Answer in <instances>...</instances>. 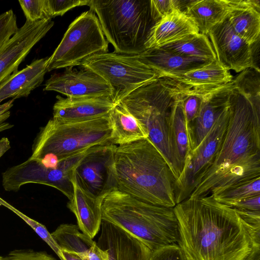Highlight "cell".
Returning <instances> with one entry per match:
<instances>
[{"instance_id": "1", "label": "cell", "mask_w": 260, "mask_h": 260, "mask_svg": "<svg viewBox=\"0 0 260 260\" xmlns=\"http://www.w3.org/2000/svg\"><path fill=\"white\" fill-rule=\"evenodd\" d=\"M173 208L186 260H260V228L213 196L189 198Z\"/></svg>"}, {"instance_id": "2", "label": "cell", "mask_w": 260, "mask_h": 260, "mask_svg": "<svg viewBox=\"0 0 260 260\" xmlns=\"http://www.w3.org/2000/svg\"><path fill=\"white\" fill-rule=\"evenodd\" d=\"M229 110L219 150L190 198L214 196L260 178V109L233 86L229 95Z\"/></svg>"}, {"instance_id": "3", "label": "cell", "mask_w": 260, "mask_h": 260, "mask_svg": "<svg viewBox=\"0 0 260 260\" xmlns=\"http://www.w3.org/2000/svg\"><path fill=\"white\" fill-rule=\"evenodd\" d=\"M176 180L164 155L144 138L115 146L106 193L115 190L148 203L174 208Z\"/></svg>"}, {"instance_id": "4", "label": "cell", "mask_w": 260, "mask_h": 260, "mask_svg": "<svg viewBox=\"0 0 260 260\" xmlns=\"http://www.w3.org/2000/svg\"><path fill=\"white\" fill-rule=\"evenodd\" d=\"M102 220L128 233L151 252L177 244L179 223L174 208L157 206L112 190L104 194Z\"/></svg>"}, {"instance_id": "5", "label": "cell", "mask_w": 260, "mask_h": 260, "mask_svg": "<svg viewBox=\"0 0 260 260\" xmlns=\"http://www.w3.org/2000/svg\"><path fill=\"white\" fill-rule=\"evenodd\" d=\"M100 21L114 52L138 55L146 50L153 19L150 1L90 0L87 4Z\"/></svg>"}, {"instance_id": "6", "label": "cell", "mask_w": 260, "mask_h": 260, "mask_svg": "<svg viewBox=\"0 0 260 260\" xmlns=\"http://www.w3.org/2000/svg\"><path fill=\"white\" fill-rule=\"evenodd\" d=\"M179 90L180 86L175 81L161 77L138 88L118 103L144 128L148 138L164 155L175 178V167L170 142L169 120Z\"/></svg>"}, {"instance_id": "7", "label": "cell", "mask_w": 260, "mask_h": 260, "mask_svg": "<svg viewBox=\"0 0 260 260\" xmlns=\"http://www.w3.org/2000/svg\"><path fill=\"white\" fill-rule=\"evenodd\" d=\"M109 144L112 143L109 115L78 121L52 118L40 128L29 158L40 160L51 157L58 162L91 147Z\"/></svg>"}, {"instance_id": "8", "label": "cell", "mask_w": 260, "mask_h": 260, "mask_svg": "<svg viewBox=\"0 0 260 260\" xmlns=\"http://www.w3.org/2000/svg\"><path fill=\"white\" fill-rule=\"evenodd\" d=\"M80 66L105 80L112 89L111 99L115 104L138 88L161 77L137 55L116 52L94 54L84 59Z\"/></svg>"}, {"instance_id": "9", "label": "cell", "mask_w": 260, "mask_h": 260, "mask_svg": "<svg viewBox=\"0 0 260 260\" xmlns=\"http://www.w3.org/2000/svg\"><path fill=\"white\" fill-rule=\"evenodd\" d=\"M108 51L106 40L95 13L83 12L69 25L49 59L48 72L80 66L85 58Z\"/></svg>"}, {"instance_id": "10", "label": "cell", "mask_w": 260, "mask_h": 260, "mask_svg": "<svg viewBox=\"0 0 260 260\" xmlns=\"http://www.w3.org/2000/svg\"><path fill=\"white\" fill-rule=\"evenodd\" d=\"M92 148L59 161L54 167H46L38 160L29 158L2 173L3 188L8 191H17L27 183H39L55 188L70 200L74 191L75 170Z\"/></svg>"}, {"instance_id": "11", "label": "cell", "mask_w": 260, "mask_h": 260, "mask_svg": "<svg viewBox=\"0 0 260 260\" xmlns=\"http://www.w3.org/2000/svg\"><path fill=\"white\" fill-rule=\"evenodd\" d=\"M229 114V104L200 145L189 153L184 168L175 182L176 204L189 198L200 178L214 161L227 128Z\"/></svg>"}, {"instance_id": "12", "label": "cell", "mask_w": 260, "mask_h": 260, "mask_svg": "<svg viewBox=\"0 0 260 260\" xmlns=\"http://www.w3.org/2000/svg\"><path fill=\"white\" fill-rule=\"evenodd\" d=\"M53 25L51 19L37 22L26 20L18 28L0 49V84L18 71L19 65Z\"/></svg>"}, {"instance_id": "13", "label": "cell", "mask_w": 260, "mask_h": 260, "mask_svg": "<svg viewBox=\"0 0 260 260\" xmlns=\"http://www.w3.org/2000/svg\"><path fill=\"white\" fill-rule=\"evenodd\" d=\"M44 91H54L68 98H88L110 96L112 90L101 76L93 72L67 68L60 73L52 74L45 83Z\"/></svg>"}, {"instance_id": "14", "label": "cell", "mask_w": 260, "mask_h": 260, "mask_svg": "<svg viewBox=\"0 0 260 260\" xmlns=\"http://www.w3.org/2000/svg\"><path fill=\"white\" fill-rule=\"evenodd\" d=\"M207 35L217 60L224 68L237 73L252 68L250 45L235 32L227 18Z\"/></svg>"}, {"instance_id": "15", "label": "cell", "mask_w": 260, "mask_h": 260, "mask_svg": "<svg viewBox=\"0 0 260 260\" xmlns=\"http://www.w3.org/2000/svg\"><path fill=\"white\" fill-rule=\"evenodd\" d=\"M98 245L104 260H148L151 250L118 226L102 220Z\"/></svg>"}, {"instance_id": "16", "label": "cell", "mask_w": 260, "mask_h": 260, "mask_svg": "<svg viewBox=\"0 0 260 260\" xmlns=\"http://www.w3.org/2000/svg\"><path fill=\"white\" fill-rule=\"evenodd\" d=\"M115 146L109 144L92 148L75 170L76 181L96 196L106 193L109 165Z\"/></svg>"}, {"instance_id": "17", "label": "cell", "mask_w": 260, "mask_h": 260, "mask_svg": "<svg viewBox=\"0 0 260 260\" xmlns=\"http://www.w3.org/2000/svg\"><path fill=\"white\" fill-rule=\"evenodd\" d=\"M233 86L232 81L203 93L199 113L189 126L191 151L200 145L218 117L228 107L229 95Z\"/></svg>"}, {"instance_id": "18", "label": "cell", "mask_w": 260, "mask_h": 260, "mask_svg": "<svg viewBox=\"0 0 260 260\" xmlns=\"http://www.w3.org/2000/svg\"><path fill=\"white\" fill-rule=\"evenodd\" d=\"M53 118L61 121H78L96 119L109 115L116 105L110 96L64 98L56 96Z\"/></svg>"}, {"instance_id": "19", "label": "cell", "mask_w": 260, "mask_h": 260, "mask_svg": "<svg viewBox=\"0 0 260 260\" xmlns=\"http://www.w3.org/2000/svg\"><path fill=\"white\" fill-rule=\"evenodd\" d=\"M73 183V194L67 207L75 215L80 230L93 239L101 229L103 196L98 197L86 190L76 181L75 173Z\"/></svg>"}, {"instance_id": "20", "label": "cell", "mask_w": 260, "mask_h": 260, "mask_svg": "<svg viewBox=\"0 0 260 260\" xmlns=\"http://www.w3.org/2000/svg\"><path fill=\"white\" fill-rule=\"evenodd\" d=\"M199 32L198 27L186 14L175 9L155 24L147 41L146 49L160 48Z\"/></svg>"}, {"instance_id": "21", "label": "cell", "mask_w": 260, "mask_h": 260, "mask_svg": "<svg viewBox=\"0 0 260 260\" xmlns=\"http://www.w3.org/2000/svg\"><path fill=\"white\" fill-rule=\"evenodd\" d=\"M49 57L37 59L0 84V103L8 98H26L44 81Z\"/></svg>"}, {"instance_id": "22", "label": "cell", "mask_w": 260, "mask_h": 260, "mask_svg": "<svg viewBox=\"0 0 260 260\" xmlns=\"http://www.w3.org/2000/svg\"><path fill=\"white\" fill-rule=\"evenodd\" d=\"M137 56L143 63L158 72L160 78L183 74L211 62L184 56L161 47L147 49Z\"/></svg>"}, {"instance_id": "23", "label": "cell", "mask_w": 260, "mask_h": 260, "mask_svg": "<svg viewBox=\"0 0 260 260\" xmlns=\"http://www.w3.org/2000/svg\"><path fill=\"white\" fill-rule=\"evenodd\" d=\"M179 86L180 90L173 105L169 120L170 142L174 160L176 180L180 175L186 158L191 151L189 127L181 100V88Z\"/></svg>"}, {"instance_id": "24", "label": "cell", "mask_w": 260, "mask_h": 260, "mask_svg": "<svg viewBox=\"0 0 260 260\" xmlns=\"http://www.w3.org/2000/svg\"><path fill=\"white\" fill-rule=\"evenodd\" d=\"M227 18L235 32L251 45L260 39V2L229 1Z\"/></svg>"}, {"instance_id": "25", "label": "cell", "mask_w": 260, "mask_h": 260, "mask_svg": "<svg viewBox=\"0 0 260 260\" xmlns=\"http://www.w3.org/2000/svg\"><path fill=\"white\" fill-rule=\"evenodd\" d=\"M185 88L207 91L231 82L233 76L217 60L179 75L165 76Z\"/></svg>"}, {"instance_id": "26", "label": "cell", "mask_w": 260, "mask_h": 260, "mask_svg": "<svg viewBox=\"0 0 260 260\" xmlns=\"http://www.w3.org/2000/svg\"><path fill=\"white\" fill-rule=\"evenodd\" d=\"M230 9L228 0L191 1L185 13L199 32L207 36L214 26L227 18Z\"/></svg>"}, {"instance_id": "27", "label": "cell", "mask_w": 260, "mask_h": 260, "mask_svg": "<svg viewBox=\"0 0 260 260\" xmlns=\"http://www.w3.org/2000/svg\"><path fill=\"white\" fill-rule=\"evenodd\" d=\"M109 117L113 144L121 145L148 138L141 123L120 104L114 106Z\"/></svg>"}, {"instance_id": "28", "label": "cell", "mask_w": 260, "mask_h": 260, "mask_svg": "<svg viewBox=\"0 0 260 260\" xmlns=\"http://www.w3.org/2000/svg\"><path fill=\"white\" fill-rule=\"evenodd\" d=\"M51 234L62 251L76 254L82 259L95 242L83 233L77 224H61Z\"/></svg>"}, {"instance_id": "29", "label": "cell", "mask_w": 260, "mask_h": 260, "mask_svg": "<svg viewBox=\"0 0 260 260\" xmlns=\"http://www.w3.org/2000/svg\"><path fill=\"white\" fill-rule=\"evenodd\" d=\"M161 48L188 57L208 61L217 60L215 53L208 37L200 32Z\"/></svg>"}, {"instance_id": "30", "label": "cell", "mask_w": 260, "mask_h": 260, "mask_svg": "<svg viewBox=\"0 0 260 260\" xmlns=\"http://www.w3.org/2000/svg\"><path fill=\"white\" fill-rule=\"evenodd\" d=\"M234 87L260 109V71L248 68L233 79Z\"/></svg>"}, {"instance_id": "31", "label": "cell", "mask_w": 260, "mask_h": 260, "mask_svg": "<svg viewBox=\"0 0 260 260\" xmlns=\"http://www.w3.org/2000/svg\"><path fill=\"white\" fill-rule=\"evenodd\" d=\"M260 195V178H256L230 187L213 196L217 202L225 204Z\"/></svg>"}, {"instance_id": "32", "label": "cell", "mask_w": 260, "mask_h": 260, "mask_svg": "<svg viewBox=\"0 0 260 260\" xmlns=\"http://www.w3.org/2000/svg\"><path fill=\"white\" fill-rule=\"evenodd\" d=\"M1 205L8 208L21 218L50 246L60 260H66L60 247L51 236V233L48 232L44 225L28 217L0 198Z\"/></svg>"}, {"instance_id": "33", "label": "cell", "mask_w": 260, "mask_h": 260, "mask_svg": "<svg viewBox=\"0 0 260 260\" xmlns=\"http://www.w3.org/2000/svg\"><path fill=\"white\" fill-rule=\"evenodd\" d=\"M179 85L181 88V100L189 127L190 124L199 113L202 102L203 94L206 91L185 88L180 84Z\"/></svg>"}, {"instance_id": "34", "label": "cell", "mask_w": 260, "mask_h": 260, "mask_svg": "<svg viewBox=\"0 0 260 260\" xmlns=\"http://www.w3.org/2000/svg\"><path fill=\"white\" fill-rule=\"evenodd\" d=\"M26 20L31 22L51 19L48 0L19 1Z\"/></svg>"}, {"instance_id": "35", "label": "cell", "mask_w": 260, "mask_h": 260, "mask_svg": "<svg viewBox=\"0 0 260 260\" xmlns=\"http://www.w3.org/2000/svg\"><path fill=\"white\" fill-rule=\"evenodd\" d=\"M18 29L16 16L12 9L0 14V49Z\"/></svg>"}, {"instance_id": "36", "label": "cell", "mask_w": 260, "mask_h": 260, "mask_svg": "<svg viewBox=\"0 0 260 260\" xmlns=\"http://www.w3.org/2000/svg\"><path fill=\"white\" fill-rule=\"evenodd\" d=\"M148 260H186V258L177 244L161 247L151 254Z\"/></svg>"}, {"instance_id": "37", "label": "cell", "mask_w": 260, "mask_h": 260, "mask_svg": "<svg viewBox=\"0 0 260 260\" xmlns=\"http://www.w3.org/2000/svg\"><path fill=\"white\" fill-rule=\"evenodd\" d=\"M88 0H48L51 18L62 16L69 10L78 7L87 5Z\"/></svg>"}, {"instance_id": "38", "label": "cell", "mask_w": 260, "mask_h": 260, "mask_svg": "<svg viewBox=\"0 0 260 260\" xmlns=\"http://www.w3.org/2000/svg\"><path fill=\"white\" fill-rule=\"evenodd\" d=\"M2 260H56L44 252L15 250L10 252Z\"/></svg>"}, {"instance_id": "39", "label": "cell", "mask_w": 260, "mask_h": 260, "mask_svg": "<svg viewBox=\"0 0 260 260\" xmlns=\"http://www.w3.org/2000/svg\"><path fill=\"white\" fill-rule=\"evenodd\" d=\"M151 8L156 22L174 9H177L176 0H151Z\"/></svg>"}, {"instance_id": "40", "label": "cell", "mask_w": 260, "mask_h": 260, "mask_svg": "<svg viewBox=\"0 0 260 260\" xmlns=\"http://www.w3.org/2000/svg\"><path fill=\"white\" fill-rule=\"evenodd\" d=\"M235 210L260 213V195L224 204Z\"/></svg>"}, {"instance_id": "41", "label": "cell", "mask_w": 260, "mask_h": 260, "mask_svg": "<svg viewBox=\"0 0 260 260\" xmlns=\"http://www.w3.org/2000/svg\"><path fill=\"white\" fill-rule=\"evenodd\" d=\"M15 100L12 99L6 103L0 104V133L13 127V125L6 122V120L10 116V109L13 106Z\"/></svg>"}, {"instance_id": "42", "label": "cell", "mask_w": 260, "mask_h": 260, "mask_svg": "<svg viewBox=\"0 0 260 260\" xmlns=\"http://www.w3.org/2000/svg\"><path fill=\"white\" fill-rule=\"evenodd\" d=\"M259 41L260 39L250 45L252 68L260 71L259 70Z\"/></svg>"}, {"instance_id": "43", "label": "cell", "mask_w": 260, "mask_h": 260, "mask_svg": "<svg viewBox=\"0 0 260 260\" xmlns=\"http://www.w3.org/2000/svg\"><path fill=\"white\" fill-rule=\"evenodd\" d=\"M82 260H104L101 250L95 241Z\"/></svg>"}, {"instance_id": "44", "label": "cell", "mask_w": 260, "mask_h": 260, "mask_svg": "<svg viewBox=\"0 0 260 260\" xmlns=\"http://www.w3.org/2000/svg\"><path fill=\"white\" fill-rule=\"evenodd\" d=\"M11 147L10 141L7 138L0 140V158Z\"/></svg>"}, {"instance_id": "45", "label": "cell", "mask_w": 260, "mask_h": 260, "mask_svg": "<svg viewBox=\"0 0 260 260\" xmlns=\"http://www.w3.org/2000/svg\"><path fill=\"white\" fill-rule=\"evenodd\" d=\"M62 252L66 260H82V259H81L79 256L76 254L64 251Z\"/></svg>"}, {"instance_id": "46", "label": "cell", "mask_w": 260, "mask_h": 260, "mask_svg": "<svg viewBox=\"0 0 260 260\" xmlns=\"http://www.w3.org/2000/svg\"><path fill=\"white\" fill-rule=\"evenodd\" d=\"M0 260H2V257L0 256Z\"/></svg>"}]
</instances>
